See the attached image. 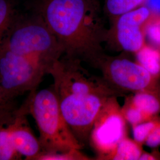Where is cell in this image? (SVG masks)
Returning <instances> with one entry per match:
<instances>
[{"instance_id":"5bb4252c","label":"cell","mask_w":160,"mask_h":160,"mask_svg":"<svg viewBox=\"0 0 160 160\" xmlns=\"http://www.w3.org/2000/svg\"><path fill=\"white\" fill-rule=\"evenodd\" d=\"M122 112L126 122H128L132 126L149 120L154 117L149 116L143 113L142 110L138 109L132 102L130 97H128L126 99L123 107L122 108Z\"/></svg>"},{"instance_id":"9c48e42d","label":"cell","mask_w":160,"mask_h":160,"mask_svg":"<svg viewBox=\"0 0 160 160\" xmlns=\"http://www.w3.org/2000/svg\"><path fill=\"white\" fill-rule=\"evenodd\" d=\"M17 109L16 105L0 108V160H20L22 158L12 147L10 136V126Z\"/></svg>"},{"instance_id":"8fae6325","label":"cell","mask_w":160,"mask_h":160,"mask_svg":"<svg viewBox=\"0 0 160 160\" xmlns=\"http://www.w3.org/2000/svg\"><path fill=\"white\" fill-rule=\"evenodd\" d=\"M132 102L143 113L153 117L160 113V90H145L134 93Z\"/></svg>"},{"instance_id":"44dd1931","label":"cell","mask_w":160,"mask_h":160,"mask_svg":"<svg viewBox=\"0 0 160 160\" xmlns=\"http://www.w3.org/2000/svg\"><path fill=\"white\" fill-rule=\"evenodd\" d=\"M160 160V154L157 151L152 152H146L143 151L139 160Z\"/></svg>"},{"instance_id":"30bf717a","label":"cell","mask_w":160,"mask_h":160,"mask_svg":"<svg viewBox=\"0 0 160 160\" xmlns=\"http://www.w3.org/2000/svg\"><path fill=\"white\" fill-rule=\"evenodd\" d=\"M142 145L126 137L103 160H139L143 151Z\"/></svg>"},{"instance_id":"9a60e30c","label":"cell","mask_w":160,"mask_h":160,"mask_svg":"<svg viewBox=\"0 0 160 160\" xmlns=\"http://www.w3.org/2000/svg\"><path fill=\"white\" fill-rule=\"evenodd\" d=\"M160 125V117L155 116L149 120L132 126L133 139L138 143L144 144L149 134Z\"/></svg>"},{"instance_id":"277c9868","label":"cell","mask_w":160,"mask_h":160,"mask_svg":"<svg viewBox=\"0 0 160 160\" xmlns=\"http://www.w3.org/2000/svg\"><path fill=\"white\" fill-rule=\"evenodd\" d=\"M45 74L39 64L0 44V84L7 102H14L24 93L36 91Z\"/></svg>"},{"instance_id":"6da1fadb","label":"cell","mask_w":160,"mask_h":160,"mask_svg":"<svg viewBox=\"0 0 160 160\" xmlns=\"http://www.w3.org/2000/svg\"><path fill=\"white\" fill-rule=\"evenodd\" d=\"M86 0H46L42 18L64 55L92 65L103 56L100 29L91 21Z\"/></svg>"},{"instance_id":"8992f818","label":"cell","mask_w":160,"mask_h":160,"mask_svg":"<svg viewBox=\"0 0 160 160\" xmlns=\"http://www.w3.org/2000/svg\"><path fill=\"white\" fill-rule=\"evenodd\" d=\"M126 125L117 97H110L94 121L90 137L89 142L97 152L98 160H103L126 137Z\"/></svg>"},{"instance_id":"3957f363","label":"cell","mask_w":160,"mask_h":160,"mask_svg":"<svg viewBox=\"0 0 160 160\" xmlns=\"http://www.w3.org/2000/svg\"><path fill=\"white\" fill-rule=\"evenodd\" d=\"M0 44L34 61L46 70L47 74L64 55L63 48L42 17L15 19Z\"/></svg>"},{"instance_id":"ffe728a7","label":"cell","mask_w":160,"mask_h":160,"mask_svg":"<svg viewBox=\"0 0 160 160\" xmlns=\"http://www.w3.org/2000/svg\"><path fill=\"white\" fill-rule=\"evenodd\" d=\"M144 6L150 11L151 15L154 14L156 17H160V0H145Z\"/></svg>"},{"instance_id":"5b68a950","label":"cell","mask_w":160,"mask_h":160,"mask_svg":"<svg viewBox=\"0 0 160 160\" xmlns=\"http://www.w3.org/2000/svg\"><path fill=\"white\" fill-rule=\"evenodd\" d=\"M93 65L102 71L103 78L123 96L126 92L160 90L159 79L129 59L103 55Z\"/></svg>"},{"instance_id":"2e32d148","label":"cell","mask_w":160,"mask_h":160,"mask_svg":"<svg viewBox=\"0 0 160 160\" xmlns=\"http://www.w3.org/2000/svg\"><path fill=\"white\" fill-rule=\"evenodd\" d=\"M145 0H108L107 7L109 12L114 15H122L131 12Z\"/></svg>"},{"instance_id":"ac0fdd59","label":"cell","mask_w":160,"mask_h":160,"mask_svg":"<svg viewBox=\"0 0 160 160\" xmlns=\"http://www.w3.org/2000/svg\"><path fill=\"white\" fill-rule=\"evenodd\" d=\"M145 36L152 46L160 49V22L157 20V17L154 22H147L145 28Z\"/></svg>"},{"instance_id":"d6986e66","label":"cell","mask_w":160,"mask_h":160,"mask_svg":"<svg viewBox=\"0 0 160 160\" xmlns=\"http://www.w3.org/2000/svg\"><path fill=\"white\" fill-rule=\"evenodd\" d=\"M144 144L152 148H156L160 146V125L149 134Z\"/></svg>"},{"instance_id":"7c38bea8","label":"cell","mask_w":160,"mask_h":160,"mask_svg":"<svg viewBox=\"0 0 160 160\" xmlns=\"http://www.w3.org/2000/svg\"><path fill=\"white\" fill-rule=\"evenodd\" d=\"M137 62L154 77L160 78V49L144 44L136 52Z\"/></svg>"},{"instance_id":"ba28073f","label":"cell","mask_w":160,"mask_h":160,"mask_svg":"<svg viewBox=\"0 0 160 160\" xmlns=\"http://www.w3.org/2000/svg\"><path fill=\"white\" fill-rule=\"evenodd\" d=\"M28 112V99L17 109V113L10 126V136L12 147L25 160H36L42 150L39 139L34 136L26 115Z\"/></svg>"},{"instance_id":"7a4b0ae2","label":"cell","mask_w":160,"mask_h":160,"mask_svg":"<svg viewBox=\"0 0 160 160\" xmlns=\"http://www.w3.org/2000/svg\"><path fill=\"white\" fill-rule=\"evenodd\" d=\"M27 99L29 114L34 118L39 132L41 153L54 154L73 149H81L82 146L63 118L52 87L30 92Z\"/></svg>"},{"instance_id":"4fadbf2b","label":"cell","mask_w":160,"mask_h":160,"mask_svg":"<svg viewBox=\"0 0 160 160\" xmlns=\"http://www.w3.org/2000/svg\"><path fill=\"white\" fill-rule=\"evenodd\" d=\"M15 20L14 9L9 0H0V43Z\"/></svg>"},{"instance_id":"e0dca14e","label":"cell","mask_w":160,"mask_h":160,"mask_svg":"<svg viewBox=\"0 0 160 160\" xmlns=\"http://www.w3.org/2000/svg\"><path fill=\"white\" fill-rule=\"evenodd\" d=\"M90 157L81 152V149H73L67 152L46 154L41 153L36 160H88Z\"/></svg>"},{"instance_id":"7402d4cb","label":"cell","mask_w":160,"mask_h":160,"mask_svg":"<svg viewBox=\"0 0 160 160\" xmlns=\"http://www.w3.org/2000/svg\"><path fill=\"white\" fill-rule=\"evenodd\" d=\"M14 105H16L15 102H7L5 99L2 94L1 86L0 84V108H3L14 106Z\"/></svg>"},{"instance_id":"52a82bcc","label":"cell","mask_w":160,"mask_h":160,"mask_svg":"<svg viewBox=\"0 0 160 160\" xmlns=\"http://www.w3.org/2000/svg\"><path fill=\"white\" fill-rule=\"evenodd\" d=\"M150 17V11L145 6L120 16L117 24L116 36L119 45L123 50L136 53L143 46V25L147 24Z\"/></svg>"}]
</instances>
